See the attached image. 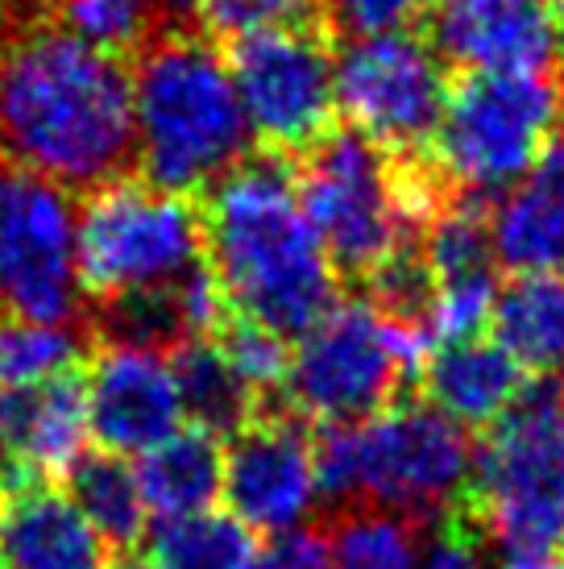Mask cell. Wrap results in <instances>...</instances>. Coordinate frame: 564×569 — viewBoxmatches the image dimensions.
<instances>
[{
    "instance_id": "6da1fadb",
    "label": "cell",
    "mask_w": 564,
    "mask_h": 569,
    "mask_svg": "<svg viewBox=\"0 0 564 569\" xmlns=\"http://www.w3.org/2000/svg\"><path fill=\"white\" fill-rule=\"evenodd\" d=\"M0 159L71 196L138 174L129 63L50 17V0H9L0 17Z\"/></svg>"
},
{
    "instance_id": "7a4b0ae2",
    "label": "cell",
    "mask_w": 564,
    "mask_h": 569,
    "mask_svg": "<svg viewBox=\"0 0 564 569\" xmlns=\"http://www.w3.org/2000/svg\"><path fill=\"white\" fill-rule=\"evenodd\" d=\"M204 262L224 308L299 341L341 303V279L303 217L291 162L253 150L200 196Z\"/></svg>"
},
{
    "instance_id": "3957f363",
    "label": "cell",
    "mask_w": 564,
    "mask_h": 569,
    "mask_svg": "<svg viewBox=\"0 0 564 569\" xmlns=\"http://www.w3.org/2000/svg\"><path fill=\"white\" fill-rule=\"evenodd\" d=\"M138 179L179 196H204L253 154L224 47L195 26L167 21L129 59Z\"/></svg>"
},
{
    "instance_id": "277c9868",
    "label": "cell",
    "mask_w": 564,
    "mask_h": 569,
    "mask_svg": "<svg viewBox=\"0 0 564 569\" xmlns=\"http://www.w3.org/2000/svg\"><path fill=\"white\" fill-rule=\"evenodd\" d=\"M291 171L303 217L345 291H357L391 253L420 241L436 208L453 200L427 154L394 159L349 126H332Z\"/></svg>"
},
{
    "instance_id": "5b68a950",
    "label": "cell",
    "mask_w": 564,
    "mask_h": 569,
    "mask_svg": "<svg viewBox=\"0 0 564 569\" xmlns=\"http://www.w3.org/2000/svg\"><path fill=\"white\" fill-rule=\"evenodd\" d=\"M473 475L470 432L423 396L394 399L361 425L315 428V499L329 511L374 507L432 528Z\"/></svg>"
},
{
    "instance_id": "8992f818",
    "label": "cell",
    "mask_w": 564,
    "mask_h": 569,
    "mask_svg": "<svg viewBox=\"0 0 564 569\" xmlns=\"http://www.w3.org/2000/svg\"><path fill=\"white\" fill-rule=\"evenodd\" d=\"M461 507L494 553H564V382L544 375L473 449Z\"/></svg>"
},
{
    "instance_id": "52a82bcc",
    "label": "cell",
    "mask_w": 564,
    "mask_h": 569,
    "mask_svg": "<svg viewBox=\"0 0 564 569\" xmlns=\"http://www.w3.org/2000/svg\"><path fill=\"white\" fill-rule=\"evenodd\" d=\"M561 121L564 83L552 71H456L427 162L453 196L494 204Z\"/></svg>"
},
{
    "instance_id": "ba28073f",
    "label": "cell",
    "mask_w": 564,
    "mask_h": 569,
    "mask_svg": "<svg viewBox=\"0 0 564 569\" xmlns=\"http://www.w3.org/2000/svg\"><path fill=\"white\" fill-rule=\"evenodd\" d=\"M75 258L88 308L183 283L204 267L200 200L154 188L138 174L109 183L83 196Z\"/></svg>"
},
{
    "instance_id": "9c48e42d",
    "label": "cell",
    "mask_w": 564,
    "mask_h": 569,
    "mask_svg": "<svg viewBox=\"0 0 564 569\" xmlns=\"http://www.w3.org/2000/svg\"><path fill=\"white\" fill-rule=\"evenodd\" d=\"M411 382L415 370L399 332L365 300L349 296L299 337L282 408L315 428L361 425L391 408Z\"/></svg>"
},
{
    "instance_id": "30bf717a",
    "label": "cell",
    "mask_w": 564,
    "mask_h": 569,
    "mask_svg": "<svg viewBox=\"0 0 564 569\" xmlns=\"http://www.w3.org/2000/svg\"><path fill=\"white\" fill-rule=\"evenodd\" d=\"M75 229L71 191L0 159V317L88 329Z\"/></svg>"
},
{
    "instance_id": "8fae6325",
    "label": "cell",
    "mask_w": 564,
    "mask_h": 569,
    "mask_svg": "<svg viewBox=\"0 0 564 569\" xmlns=\"http://www.w3.org/2000/svg\"><path fill=\"white\" fill-rule=\"evenodd\" d=\"M220 47L253 150L295 162L336 126V42L324 30H262Z\"/></svg>"
},
{
    "instance_id": "7c38bea8",
    "label": "cell",
    "mask_w": 564,
    "mask_h": 569,
    "mask_svg": "<svg viewBox=\"0 0 564 569\" xmlns=\"http://www.w3.org/2000/svg\"><path fill=\"white\" fill-rule=\"evenodd\" d=\"M453 88L423 30L353 38L336 47V112L394 159H423Z\"/></svg>"
},
{
    "instance_id": "4fadbf2b",
    "label": "cell",
    "mask_w": 564,
    "mask_h": 569,
    "mask_svg": "<svg viewBox=\"0 0 564 569\" xmlns=\"http://www.w3.org/2000/svg\"><path fill=\"white\" fill-rule=\"evenodd\" d=\"M224 503L250 532L279 537L315 507V437L312 425L286 408H262L224 445Z\"/></svg>"
},
{
    "instance_id": "5bb4252c",
    "label": "cell",
    "mask_w": 564,
    "mask_h": 569,
    "mask_svg": "<svg viewBox=\"0 0 564 569\" xmlns=\"http://www.w3.org/2000/svg\"><path fill=\"white\" fill-rule=\"evenodd\" d=\"M88 432L104 453H150L188 425L171 358L158 349L95 346L88 358Z\"/></svg>"
},
{
    "instance_id": "9a60e30c",
    "label": "cell",
    "mask_w": 564,
    "mask_h": 569,
    "mask_svg": "<svg viewBox=\"0 0 564 569\" xmlns=\"http://www.w3.org/2000/svg\"><path fill=\"white\" fill-rule=\"evenodd\" d=\"M88 366L26 391L0 396V425L13 453V482H54L83 458L88 445ZM4 490V487H0Z\"/></svg>"
},
{
    "instance_id": "2e32d148",
    "label": "cell",
    "mask_w": 564,
    "mask_h": 569,
    "mask_svg": "<svg viewBox=\"0 0 564 569\" xmlns=\"http://www.w3.org/2000/svg\"><path fill=\"white\" fill-rule=\"evenodd\" d=\"M109 545L54 482L0 490V569H109Z\"/></svg>"
},
{
    "instance_id": "e0dca14e",
    "label": "cell",
    "mask_w": 564,
    "mask_h": 569,
    "mask_svg": "<svg viewBox=\"0 0 564 569\" xmlns=\"http://www.w3.org/2000/svg\"><path fill=\"white\" fill-rule=\"evenodd\" d=\"M415 382H420V396L444 411L449 420H456L465 432L470 428L486 432L511 411L532 375L490 332H473V337L444 341L432 349Z\"/></svg>"
},
{
    "instance_id": "ac0fdd59",
    "label": "cell",
    "mask_w": 564,
    "mask_h": 569,
    "mask_svg": "<svg viewBox=\"0 0 564 569\" xmlns=\"http://www.w3.org/2000/svg\"><path fill=\"white\" fill-rule=\"evenodd\" d=\"M490 233L511 274L564 270V121L527 174L490 204Z\"/></svg>"
},
{
    "instance_id": "d6986e66",
    "label": "cell",
    "mask_w": 564,
    "mask_h": 569,
    "mask_svg": "<svg viewBox=\"0 0 564 569\" xmlns=\"http://www.w3.org/2000/svg\"><path fill=\"white\" fill-rule=\"evenodd\" d=\"M490 337L515 358L532 379L564 370V274L532 270L511 274L494 291Z\"/></svg>"
},
{
    "instance_id": "ffe728a7",
    "label": "cell",
    "mask_w": 564,
    "mask_h": 569,
    "mask_svg": "<svg viewBox=\"0 0 564 569\" xmlns=\"http://www.w3.org/2000/svg\"><path fill=\"white\" fill-rule=\"evenodd\" d=\"M141 482V499L158 520H179L195 511H212L224 478V445L216 432L200 425H183L133 466Z\"/></svg>"
},
{
    "instance_id": "44dd1931",
    "label": "cell",
    "mask_w": 564,
    "mask_h": 569,
    "mask_svg": "<svg viewBox=\"0 0 564 569\" xmlns=\"http://www.w3.org/2000/svg\"><path fill=\"white\" fill-rule=\"evenodd\" d=\"M67 499L83 511V520L92 523L100 540L117 553H133L138 540L145 537L150 507L141 499L138 470L117 453L95 449L67 470Z\"/></svg>"
},
{
    "instance_id": "7402d4cb",
    "label": "cell",
    "mask_w": 564,
    "mask_h": 569,
    "mask_svg": "<svg viewBox=\"0 0 564 569\" xmlns=\"http://www.w3.org/2000/svg\"><path fill=\"white\" fill-rule=\"evenodd\" d=\"M171 358L174 382H179V399H183V420L200 425L216 437H233L241 425H250L262 411L253 391L236 379L229 358L220 353L212 337H195L188 346H179Z\"/></svg>"
},
{
    "instance_id": "603a6c76",
    "label": "cell",
    "mask_w": 564,
    "mask_h": 569,
    "mask_svg": "<svg viewBox=\"0 0 564 569\" xmlns=\"http://www.w3.org/2000/svg\"><path fill=\"white\" fill-rule=\"evenodd\" d=\"M258 532L229 511H195L179 520H162L150 537L154 569H253L258 566Z\"/></svg>"
},
{
    "instance_id": "cb8c5ba5",
    "label": "cell",
    "mask_w": 564,
    "mask_h": 569,
    "mask_svg": "<svg viewBox=\"0 0 564 569\" xmlns=\"http://www.w3.org/2000/svg\"><path fill=\"white\" fill-rule=\"evenodd\" d=\"M92 353V329L0 317V396L79 370V366H88Z\"/></svg>"
},
{
    "instance_id": "d4e9b609",
    "label": "cell",
    "mask_w": 564,
    "mask_h": 569,
    "mask_svg": "<svg viewBox=\"0 0 564 569\" xmlns=\"http://www.w3.org/2000/svg\"><path fill=\"white\" fill-rule=\"evenodd\" d=\"M329 569H420L427 528L391 511L353 507L329 523Z\"/></svg>"
},
{
    "instance_id": "484cf974",
    "label": "cell",
    "mask_w": 564,
    "mask_h": 569,
    "mask_svg": "<svg viewBox=\"0 0 564 569\" xmlns=\"http://www.w3.org/2000/svg\"><path fill=\"white\" fill-rule=\"evenodd\" d=\"M50 17L88 47L133 59L167 21H174L167 0H50Z\"/></svg>"
},
{
    "instance_id": "4316f807",
    "label": "cell",
    "mask_w": 564,
    "mask_h": 569,
    "mask_svg": "<svg viewBox=\"0 0 564 569\" xmlns=\"http://www.w3.org/2000/svg\"><path fill=\"white\" fill-rule=\"evenodd\" d=\"M212 341L262 408H282V387L291 375V341L286 337H279L258 320L241 317L233 308H224L216 329H212Z\"/></svg>"
},
{
    "instance_id": "83f0119b",
    "label": "cell",
    "mask_w": 564,
    "mask_h": 569,
    "mask_svg": "<svg viewBox=\"0 0 564 569\" xmlns=\"http://www.w3.org/2000/svg\"><path fill=\"white\" fill-rule=\"evenodd\" d=\"M315 4H320V26L336 47L353 38L423 30L427 13V0H315Z\"/></svg>"
},
{
    "instance_id": "f1b7e54d",
    "label": "cell",
    "mask_w": 564,
    "mask_h": 569,
    "mask_svg": "<svg viewBox=\"0 0 564 569\" xmlns=\"http://www.w3.org/2000/svg\"><path fill=\"white\" fill-rule=\"evenodd\" d=\"M253 569H329V532H324V523H315V528L303 523V528L270 537V545L258 553Z\"/></svg>"
},
{
    "instance_id": "f546056e",
    "label": "cell",
    "mask_w": 564,
    "mask_h": 569,
    "mask_svg": "<svg viewBox=\"0 0 564 569\" xmlns=\"http://www.w3.org/2000/svg\"><path fill=\"white\" fill-rule=\"evenodd\" d=\"M498 569H564V553H511Z\"/></svg>"
},
{
    "instance_id": "4dcf8cb0",
    "label": "cell",
    "mask_w": 564,
    "mask_h": 569,
    "mask_svg": "<svg viewBox=\"0 0 564 569\" xmlns=\"http://www.w3.org/2000/svg\"><path fill=\"white\" fill-rule=\"evenodd\" d=\"M548 13H552V59H556V80L564 83V0H548Z\"/></svg>"
},
{
    "instance_id": "1f68e13d",
    "label": "cell",
    "mask_w": 564,
    "mask_h": 569,
    "mask_svg": "<svg viewBox=\"0 0 564 569\" xmlns=\"http://www.w3.org/2000/svg\"><path fill=\"white\" fill-rule=\"evenodd\" d=\"M208 4H212V0H167V9H171L174 21H183V26H195V30H200V17H204Z\"/></svg>"
},
{
    "instance_id": "d6a6232c",
    "label": "cell",
    "mask_w": 564,
    "mask_h": 569,
    "mask_svg": "<svg viewBox=\"0 0 564 569\" xmlns=\"http://www.w3.org/2000/svg\"><path fill=\"white\" fill-rule=\"evenodd\" d=\"M13 482V453H9V437H4V425H0V487Z\"/></svg>"
},
{
    "instance_id": "836d02e7",
    "label": "cell",
    "mask_w": 564,
    "mask_h": 569,
    "mask_svg": "<svg viewBox=\"0 0 564 569\" xmlns=\"http://www.w3.org/2000/svg\"><path fill=\"white\" fill-rule=\"evenodd\" d=\"M109 569H154V561H150V557H138V553H121Z\"/></svg>"
},
{
    "instance_id": "e575fe53",
    "label": "cell",
    "mask_w": 564,
    "mask_h": 569,
    "mask_svg": "<svg viewBox=\"0 0 564 569\" xmlns=\"http://www.w3.org/2000/svg\"><path fill=\"white\" fill-rule=\"evenodd\" d=\"M4 4H9V0H0V17H4Z\"/></svg>"
}]
</instances>
